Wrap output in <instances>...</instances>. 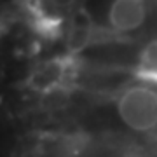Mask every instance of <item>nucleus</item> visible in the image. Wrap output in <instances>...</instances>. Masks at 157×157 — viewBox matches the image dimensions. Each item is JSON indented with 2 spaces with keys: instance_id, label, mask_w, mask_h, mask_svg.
Here are the masks:
<instances>
[{
  "instance_id": "nucleus-1",
  "label": "nucleus",
  "mask_w": 157,
  "mask_h": 157,
  "mask_svg": "<svg viewBox=\"0 0 157 157\" xmlns=\"http://www.w3.org/2000/svg\"><path fill=\"white\" fill-rule=\"evenodd\" d=\"M121 113L135 131H152L157 128V93L145 87L131 89L122 98Z\"/></svg>"
},
{
  "instance_id": "nucleus-2",
  "label": "nucleus",
  "mask_w": 157,
  "mask_h": 157,
  "mask_svg": "<svg viewBox=\"0 0 157 157\" xmlns=\"http://www.w3.org/2000/svg\"><path fill=\"white\" fill-rule=\"evenodd\" d=\"M145 17L143 0H121L115 6V23L121 28H136Z\"/></svg>"
},
{
  "instance_id": "nucleus-3",
  "label": "nucleus",
  "mask_w": 157,
  "mask_h": 157,
  "mask_svg": "<svg viewBox=\"0 0 157 157\" xmlns=\"http://www.w3.org/2000/svg\"><path fill=\"white\" fill-rule=\"evenodd\" d=\"M140 73L148 80H157V40L145 49L140 61Z\"/></svg>"
}]
</instances>
